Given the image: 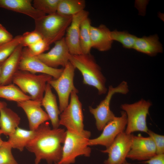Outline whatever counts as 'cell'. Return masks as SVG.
<instances>
[{
  "label": "cell",
  "instance_id": "cell-9",
  "mask_svg": "<svg viewBox=\"0 0 164 164\" xmlns=\"http://www.w3.org/2000/svg\"><path fill=\"white\" fill-rule=\"evenodd\" d=\"M77 93L75 91L71 93L69 104L60 114L59 123L67 131L80 133L84 130V116L82 104Z\"/></svg>",
  "mask_w": 164,
  "mask_h": 164
},
{
  "label": "cell",
  "instance_id": "cell-38",
  "mask_svg": "<svg viewBox=\"0 0 164 164\" xmlns=\"http://www.w3.org/2000/svg\"><path fill=\"white\" fill-rule=\"evenodd\" d=\"M122 164H132L129 162H128V161H127L126 160ZM140 164H147L144 163V162H142V163Z\"/></svg>",
  "mask_w": 164,
  "mask_h": 164
},
{
  "label": "cell",
  "instance_id": "cell-12",
  "mask_svg": "<svg viewBox=\"0 0 164 164\" xmlns=\"http://www.w3.org/2000/svg\"><path fill=\"white\" fill-rule=\"evenodd\" d=\"M18 70L34 74L41 73L47 74L53 79H57L62 74L63 68H54L47 66L37 56L31 55L27 47H24L22 50Z\"/></svg>",
  "mask_w": 164,
  "mask_h": 164
},
{
  "label": "cell",
  "instance_id": "cell-16",
  "mask_svg": "<svg viewBox=\"0 0 164 164\" xmlns=\"http://www.w3.org/2000/svg\"><path fill=\"white\" fill-rule=\"evenodd\" d=\"M17 104L25 113L30 130H36L40 125L50 120L47 113L41 108V101L29 99L17 102Z\"/></svg>",
  "mask_w": 164,
  "mask_h": 164
},
{
  "label": "cell",
  "instance_id": "cell-35",
  "mask_svg": "<svg viewBox=\"0 0 164 164\" xmlns=\"http://www.w3.org/2000/svg\"><path fill=\"white\" fill-rule=\"evenodd\" d=\"M142 162L147 164H164V154H156L149 159Z\"/></svg>",
  "mask_w": 164,
  "mask_h": 164
},
{
  "label": "cell",
  "instance_id": "cell-26",
  "mask_svg": "<svg viewBox=\"0 0 164 164\" xmlns=\"http://www.w3.org/2000/svg\"><path fill=\"white\" fill-rule=\"evenodd\" d=\"M91 20L87 17L81 22L80 28V43L82 54L90 53L92 48L90 36Z\"/></svg>",
  "mask_w": 164,
  "mask_h": 164
},
{
  "label": "cell",
  "instance_id": "cell-17",
  "mask_svg": "<svg viewBox=\"0 0 164 164\" xmlns=\"http://www.w3.org/2000/svg\"><path fill=\"white\" fill-rule=\"evenodd\" d=\"M23 47L20 45L2 63L0 85L12 84L13 77L19 70Z\"/></svg>",
  "mask_w": 164,
  "mask_h": 164
},
{
  "label": "cell",
  "instance_id": "cell-5",
  "mask_svg": "<svg viewBox=\"0 0 164 164\" xmlns=\"http://www.w3.org/2000/svg\"><path fill=\"white\" fill-rule=\"evenodd\" d=\"M52 79L47 74L36 75L18 70L14 74L12 82L24 93L29 94L31 99L41 101L46 84Z\"/></svg>",
  "mask_w": 164,
  "mask_h": 164
},
{
  "label": "cell",
  "instance_id": "cell-6",
  "mask_svg": "<svg viewBox=\"0 0 164 164\" xmlns=\"http://www.w3.org/2000/svg\"><path fill=\"white\" fill-rule=\"evenodd\" d=\"M152 103L143 99L133 103L122 104L121 108L127 116V124L125 132L131 134L136 132L147 133L148 130L146 118Z\"/></svg>",
  "mask_w": 164,
  "mask_h": 164
},
{
  "label": "cell",
  "instance_id": "cell-8",
  "mask_svg": "<svg viewBox=\"0 0 164 164\" xmlns=\"http://www.w3.org/2000/svg\"><path fill=\"white\" fill-rule=\"evenodd\" d=\"M76 68L70 62L63 68L60 76L57 79H53L48 83L56 92L59 102V109L60 113L66 108L71 93L73 91L78 92L73 83Z\"/></svg>",
  "mask_w": 164,
  "mask_h": 164
},
{
  "label": "cell",
  "instance_id": "cell-37",
  "mask_svg": "<svg viewBox=\"0 0 164 164\" xmlns=\"http://www.w3.org/2000/svg\"><path fill=\"white\" fill-rule=\"evenodd\" d=\"M2 134V133L0 130V147H1L4 143L5 141H3L2 139L1 136Z\"/></svg>",
  "mask_w": 164,
  "mask_h": 164
},
{
  "label": "cell",
  "instance_id": "cell-10",
  "mask_svg": "<svg viewBox=\"0 0 164 164\" xmlns=\"http://www.w3.org/2000/svg\"><path fill=\"white\" fill-rule=\"evenodd\" d=\"M133 135L127 134L125 131L120 133L111 145L106 149L101 150L108 154L104 164H122L126 160L130 149Z\"/></svg>",
  "mask_w": 164,
  "mask_h": 164
},
{
  "label": "cell",
  "instance_id": "cell-14",
  "mask_svg": "<svg viewBox=\"0 0 164 164\" xmlns=\"http://www.w3.org/2000/svg\"><path fill=\"white\" fill-rule=\"evenodd\" d=\"M54 46L48 52L38 56V58L47 66L54 68L61 66L63 68L69 62V50L64 37L54 43Z\"/></svg>",
  "mask_w": 164,
  "mask_h": 164
},
{
  "label": "cell",
  "instance_id": "cell-3",
  "mask_svg": "<svg viewBox=\"0 0 164 164\" xmlns=\"http://www.w3.org/2000/svg\"><path fill=\"white\" fill-rule=\"evenodd\" d=\"M72 16H63L56 12L35 20L34 30L50 45L60 39L70 25Z\"/></svg>",
  "mask_w": 164,
  "mask_h": 164
},
{
  "label": "cell",
  "instance_id": "cell-19",
  "mask_svg": "<svg viewBox=\"0 0 164 164\" xmlns=\"http://www.w3.org/2000/svg\"><path fill=\"white\" fill-rule=\"evenodd\" d=\"M30 0H0V7L26 15L34 20L46 14L34 8Z\"/></svg>",
  "mask_w": 164,
  "mask_h": 164
},
{
  "label": "cell",
  "instance_id": "cell-18",
  "mask_svg": "<svg viewBox=\"0 0 164 164\" xmlns=\"http://www.w3.org/2000/svg\"><path fill=\"white\" fill-rule=\"evenodd\" d=\"M111 33V31L104 25L97 27L91 26L90 36L92 48L100 51L109 50L113 42Z\"/></svg>",
  "mask_w": 164,
  "mask_h": 164
},
{
  "label": "cell",
  "instance_id": "cell-34",
  "mask_svg": "<svg viewBox=\"0 0 164 164\" xmlns=\"http://www.w3.org/2000/svg\"><path fill=\"white\" fill-rule=\"evenodd\" d=\"M14 38L12 35L0 23V46L10 42Z\"/></svg>",
  "mask_w": 164,
  "mask_h": 164
},
{
  "label": "cell",
  "instance_id": "cell-22",
  "mask_svg": "<svg viewBox=\"0 0 164 164\" xmlns=\"http://www.w3.org/2000/svg\"><path fill=\"white\" fill-rule=\"evenodd\" d=\"M21 118L11 109L7 107L0 111V130L2 134L9 136L20 124Z\"/></svg>",
  "mask_w": 164,
  "mask_h": 164
},
{
  "label": "cell",
  "instance_id": "cell-29",
  "mask_svg": "<svg viewBox=\"0 0 164 164\" xmlns=\"http://www.w3.org/2000/svg\"><path fill=\"white\" fill-rule=\"evenodd\" d=\"M22 35L14 37L10 42L0 46V63L6 59L20 44Z\"/></svg>",
  "mask_w": 164,
  "mask_h": 164
},
{
  "label": "cell",
  "instance_id": "cell-15",
  "mask_svg": "<svg viewBox=\"0 0 164 164\" xmlns=\"http://www.w3.org/2000/svg\"><path fill=\"white\" fill-rule=\"evenodd\" d=\"M89 13L84 10L72 16L71 23L66 30L64 37L70 54H82L80 43V33L81 23L88 17Z\"/></svg>",
  "mask_w": 164,
  "mask_h": 164
},
{
  "label": "cell",
  "instance_id": "cell-21",
  "mask_svg": "<svg viewBox=\"0 0 164 164\" xmlns=\"http://www.w3.org/2000/svg\"><path fill=\"white\" fill-rule=\"evenodd\" d=\"M133 49L150 56H155L163 51L162 46L156 35L137 37Z\"/></svg>",
  "mask_w": 164,
  "mask_h": 164
},
{
  "label": "cell",
  "instance_id": "cell-4",
  "mask_svg": "<svg viewBox=\"0 0 164 164\" xmlns=\"http://www.w3.org/2000/svg\"><path fill=\"white\" fill-rule=\"evenodd\" d=\"M90 131L84 130L80 133L66 131L61 158L57 164H71L75 162L78 156L89 157L91 149L88 142Z\"/></svg>",
  "mask_w": 164,
  "mask_h": 164
},
{
  "label": "cell",
  "instance_id": "cell-7",
  "mask_svg": "<svg viewBox=\"0 0 164 164\" xmlns=\"http://www.w3.org/2000/svg\"><path fill=\"white\" fill-rule=\"evenodd\" d=\"M129 91L128 84L125 81L115 87L110 85L108 87L105 98L96 108L89 107L90 112L95 119L96 125L98 131L102 130L106 124L116 117L110 108V102L113 96L116 93L126 94Z\"/></svg>",
  "mask_w": 164,
  "mask_h": 164
},
{
  "label": "cell",
  "instance_id": "cell-13",
  "mask_svg": "<svg viewBox=\"0 0 164 164\" xmlns=\"http://www.w3.org/2000/svg\"><path fill=\"white\" fill-rule=\"evenodd\" d=\"M156 154L155 145L150 137H144L141 135H133L127 158L143 162Z\"/></svg>",
  "mask_w": 164,
  "mask_h": 164
},
{
  "label": "cell",
  "instance_id": "cell-2",
  "mask_svg": "<svg viewBox=\"0 0 164 164\" xmlns=\"http://www.w3.org/2000/svg\"><path fill=\"white\" fill-rule=\"evenodd\" d=\"M69 61L81 73L84 84L95 88L99 95L107 92L106 79L100 67L90 53L76 55L70 54Z\"/></svg>",
  "mask_w": 164,
  "mask_h": 164
},
{
  "label": "cell",
  "instance_id": "cell-28",
  "mask_svg": "<svg viewBox=\"0 0 164 164\" xmlns=\"http://www.w3.org/2000/svg\"><path fill=\"white\" fill-rule=\"evenodd\" d=\"M60 0H34L33 6L37 10L48 15L56 12Z\"/></svg>",
  "mask_w": 164,
  "mask_h": 164
},
{
  "label": "cell",
  "instance_id": "cell-11",
  "mask_svg": "<svg viewBox=\"0 0 164 164\" xmlns=\"http://www.w3.org/2000/svg\"><path fill=\"white\" fill-rule=\"evenodd\" d=\"M127 116L125 111L121 112V115L116 116L109 122L102 130V132L98 137L89 141V146L100 145L108 147L117 136L125 131L127 124Z\"/></svg>",
  "mask_w": 164,
  "mask_h": 164
},
{
  "label": "cell",
  "instance_id": "cell-36",
  "mask_svg": "<svg viewBox=\"0 0 164 164\" xmlns=\"http://www.w3.org/2000/svg\"><path fill=\"white\" fill-rule=\"evenodd\" d=\"M6 103L4 101H0V111L3 108L7 107Z\"/></svg>",
  "mask_w": 164,
  "mask_h": 164
},
{
  "label": "cell",
  "instance_id": "cell-1",
  "mask_svg": "<svg viewBox=\"0 0 164 164\" xmlns=\"http://www.w3.org/2000/svg\"><path fill=\"white\" fill-rule=\"evenodd\" d=\"M66 135L64 129H51L49 124L45 122L40 125L26 147L34 154V164H39L42 159L49 164H57L62 157Z\"/></svg>",
  "mask_w": 164,
  "mask_h": 164
},
{
  "label": "cell",
  "instance_id": "cell-23",
  "mask_svg": "<svg viewBox=\"0 0 164 164\" xmlns=\"http://www.w3.org/2000/svg\"><path fill=\"white\" fill-rule=\"evenodd\" d=\"M36 134V130H27L18 127L9 136L7 142L12 148L17 149L22 152L34 138Z\"/></svg>",
  "mask_w": 164,
  "mask_h": 164
},
{
  "label": "cell",
  "instance_id": "cell-32",
  "mask_svg": "<svg viewBox=\"0 0 164 164\" xmlns=\"http://www.w3.org/2000/svg\"><path fill=\"white\" fill-rule=\"evenodd\" d=\"M50 45L42 39L33 44L27 47L29 53L32 55L38 56L48 50Z\"/></svg>",
  "mask_w": 164,
  "mask_h": 164
},
{
  "label": "cell",
  "instance_id": "cell-24",
  "mask_svg": "<svg viewBox=\"0 0 164 164\" xmlns=\"http://www.w3.org/2000/svg\"><path fill=\"white\" fill-rule=\"evenodd\" d=\"M84 0H60L56 13L63 16H72L84 10Z\"/></svg>",
  "mask_w": 164,
  "mask_h": 164
},
{
  "label": "cell",
  "instance_id": "cell-27",
  "mask_svg": "<svg viewBox=\"0 0 164 164\" xmlns=\"http://www.w3.org/2000/svg\"><path fill=\"white\" fill-rule=\"evenodd\" d=\"M111 37L113 41L121 43L123 47L127 49H133L137 38L135 36L126 31H118L116 30L111 31Z\"/></svg>",
  "mask_w": 164,
  "mask_h": 164
},
{
  "label": "cell",
  "instance_id": "cell-33",
  "mask_svg": "<svg viewBox=\"0 0 164 164\" xmlns=\"http://www.w3.org/2000/svg\"><path fill=\"white\" fill-rule=\"evenodd\" d=\"M147 134L154 143L156 154H164V136L157 134L149 129Z\"/></svg>",
  "mask_w": 164,
  "mask_h": 164
},
{
  "label": "cell",
  "instance_id": "cell-25",
  "mask_svg": "<svg viewBox=\"0 0 164 164\" xmlns=\"http://www.w3.org/2000/svg\"><path fill=\"white\" fill-rule=\"evenodd\" d=\"M0 97L16 102L31 99L29 95L24 93L14 84L0 85Z\"/></svg>",
  "mask_w": 164,
  "mask_h": 164
},
{
  "label": "cell",
  "instance_id": "cell-30",
  "mask_svg": "<svg viewBox=\"0 0 164 164\" xmlns=\"http://www.w3.org/2000/svg\"><path fill=\"white\" fill-rule=\"evenodd\" d=\"M12 149L7 141L0 147V164H19L12 154Z\"/></svg>",
  "mask_w": 164,
  "mask_h": 164
},
{
  "label": "cell",
  "instance_id": "cell-39",
  "mask_svg": "<svg viewBox=\"0 0 164 164\" xmlns=\"http://www.w3.org/2000/svg\"><path fill=\"white\" fill-rule=\"evenodd\" d=\"M2 63H0V74H1V64H2Z\"/></svg>",
  "mask_w": 164,
  "mask_h": 164
},
{
  "label": "cell",
  "instance_id": "cell-31",
  "mask_svg": "<svg viewBox=\"0 0 164 164\" xmlns=\"http://www.w3.org/2000/svg\"><path fill=\"white\" fill-rule=\"evenodd\" d=\"M42 39L39 34L35 30L27 32L22 35L20 45L23 47H27Z\"/></svg>",
  "mask_w": 164,
  "mask_h": 164
},
{
  "label": "cell",
  "instance_id": "cell-20",
  "mask_svg": "<svg viewBox=\"0 0 164 164\" xmlns=\"http://www.w3.org/2000/svg\"><path fill=\"white\" fill-rule=\"evenodd\" d=\"M44 95L41 101L48 115L53 128H59L60 125L59 115L61 113L58 106L56 97L51 90V87L47 83L45 88Z\"/></svg>",
  "mask_w": 164,
  "mask_h": 164
}]
</instances>
